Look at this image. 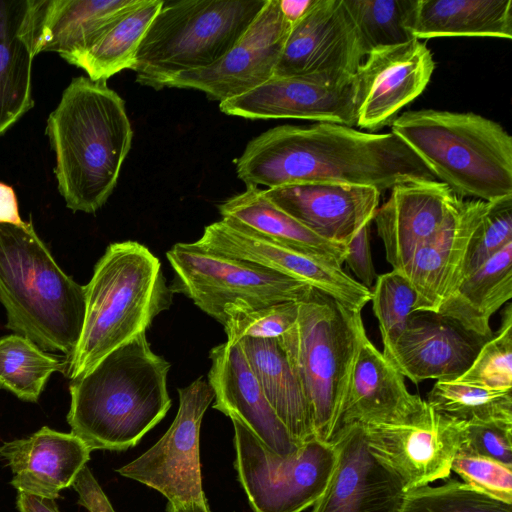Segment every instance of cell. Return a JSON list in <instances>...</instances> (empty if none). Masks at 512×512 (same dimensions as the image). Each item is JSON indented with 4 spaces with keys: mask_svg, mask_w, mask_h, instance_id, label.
Segmentation results:
<instances>
[{
    "mask_svg": "<svg viewBox=\"0 0 512 512\" xmlns=\"http://www.w3.org/2000/svg\"><path fill=\"white\" fill-rule=\"evenodd\" d=\"M246 185L301 183L367 186L380 193L415 180H437L393 132L370 133L319 122L280 125L253 138L236 161Z\"/></svg>",
    "mask_w": 512,
    "mask_h": 512,
    "instance_id": "obj_1",
    "label": "cell"
},
{
    "mask_svg": "<svg viewBox=\"0 0 512 512\" xmlns=\"http://www.w3.org/2000/svg\"><path fill=\"white\" fill-rule=\"evenodd\" d=\"M60 195L74 212L95 213L117 185L133 129L125 102L107 81L73 78L47 118Z\"/></svg>",
    "mask_w": 512,
    "mask_h": 512,
    "instance_id": "obj_2",
    "label": "cell"
},
{
    "mask_svg": "<svg viewBox=\"0 0 512 512\" xmlns=\"http://www.w3.org/2000/svg\"><path fill=\"white\" fill-rule=\"evenodd\" d=\"M171 364L141 333L102 358L69 385L67 422L90 450L134 447L171 407Z\"/></svg>",
    "mask_w": 512,
    "mask_h": 512,
    "instance_id": "obj_3",
    "label": "cell"
},
{
    "mask_svg": "<svg viewBox=\"0 0 512 512\" xmlns=\"http://www.w3.org/2000/svg\"><path fill=\"white\" fill-rule=\"evenodd\" d=\"M0 303L7 328L70 359L83 326L85 286L62 270L31 222L0 223Z\"/></svg>",
    "mask_w": 512,
    "mask_h": 512,
    "instance_id": "obj_4",
    "label": "cell"
},
{
    "mask_svg": "<svg viewBox=\"0 0 512 512\" xmlns=\"http://www.w3.org/2000/svg\"><path fill=\"white\" fill-rule=\"evenodd\" d=\"M159 259L136 241L111 243L85 285V314L76 349L67 361L72 380L129 342L172 304Z\"/></svg>",
    "mask_w": 512,
    "mask_h": 512,
    "instance_id": "obj_5",
    "label": "cell"
},
{
    "mask_svg": "<svg viewBox=\"0 0 512 512\" xmlns=\"http://www.w3.org/2000/svg\"><path fill=\"white\" fill-rule=\"evenodd\" d=\"M390 126L458 195L485 202L512 195V138L498 122L474 112L420 109L399 114Z\"/></svg>",
    "mask_w": 512,
    "mask_h": 512,
    "instance_id": "obj_6",
    "label": "cell"
},
{
    "mask_svg": "<svg viewBox=\"0 0 512 512\" xmlns=\"http://www.w3.org/2000/svg\"><path fill=\"white\" fill-rule=\"evenodd\" d=\"M361 312L313 288L278 340L309 405L315 436L329 441L362 337Z\"/></svg>",
    "mask_w": 512,
    "mask_h": 512,
    "instance_id": "obj_7",
    "label": "cell"
},
{
    "mask_svg": "<svg viewBox=\"0 0 512 512\" xmlns=\"http://www.w3.org/2000/svg\"><path fill=\"white\" fill-rule=\"evenodd\" d=\"M267 0L165 1L136 54V82L159 90L177 74L206 68L225 55Z\"/></svg>",
    "mask_w": 512,
    "mask_h": 512,
    "instance_id": "obj_8",
    "label": "cell"
},
{
    "mask_svg": "<svg viewBox=\"0 0 512 512\" xmlns=\"http://www.w3.org/2000/svg\"><path fill=\"white\" fill-rule=\"evenodd\" d=\"M166 256L175 274L171 291L190 298L223 326L228 306L256 309L301 302L313 290L306 283L205 249L196 242L176 243Z\"/></svg>",
    "mask_w": 512,
    "mask_h": 512,
    "instance_id": "obj_9",
    "label": "cell"
},
{
    "mask_svg": "<svg viewBox=\"0 0 512 512\" xmlns=\"http://www.w3.org/2000/svg\"><path fill=\"white\" fill-rule=\"evenodd\" d=\"M234 427L235 468L254 512H302L325 492L337 463L334 444L317 437L292 455L266 447L238 418Z\"/></svg>",
    "mask_w": 512,
    "mask_h": 512,
    "instance_id": "obj_10",
    "label": "cell"
},
{
    "mask_svg": "<svg viewBox=\"0 0 512 512\" xmlns=\"http://www.w3.org/2000/svg\"><path fill=\"white\" fill-rule=\"evenodd\" d=\"M178 394V412L166 433L117 472L157 490L168 502L204 501L199 457L200 426L215 395L209 382L202 377L179 388Z\"/></svg>",
    "mask_w": 512,
    "mask_h": 512,
    "instance_id": "obj_11",
    "label": "cell"
},
{
    "mask_svg": "<svg viewBox=\"0 0 512 512\" xmlns=\"http://www.w3.org/2000/svg\"><path fill=\"white\" fill-rule=\"evenodd\" d=\"M366 55L343 0H311L291 26L273 76L341 82L354 77Z\"/></svg>",
    "mask_w": 512,
    "mask_h": 512,
    "instance_id": "obj_12",
    "label": "cell"
},
{
    "mask_svg": "<svg viewBox=\"0 0 512 512\" xmlns=\"http://www.w3.org/2000/svg\"><path fill=\"white\" fill-rule=\"evenodd\" d=\"M370 452L402 481L406 491L449 478L465 422L427 404L409 422L363 426Z\"/></svg>",
    "mask_w": 512,
    "mask_h": 512,
    "instance_id": "obj_13",
    "label": "cell"
},
{
    "mask_svg": "<svg viewBox=\"0 0 512 512\" xmlns=\"http://www.w3.org/2000/svg\"><path fill=\"white\" fill-rule=\"evenodd\" d=\"M291 26L281 13L279 0H267L244 34L218 61L177 74L165 87L198 90L219 103L238 97L273 77Z\"/></svg>",
    "mask_w": 512,
    "mask_h": 512,
    "instance_id": "obj_14",
    "label": "cell"
},
{
    "mask_svg": "<svg viewBox=\"0 0 512 512\" xmlns=\"http://www.w3.org/2000/svg\"><path fill=\"white\" fill-rule=\"evenodd\" d=\"M196 244L306 283L353 311L361 312L371 299L370 289L341 266L293 250L223 219L206 226Z\"/></svg>",
    "mask_w": 512,
    "mask_h": 512,
    "instance_id": "obj_15",
    "label": "cell"
},
{
    "mask_svg": "<svg viewBox=\"0 0 512 512\" xmlns=\"http://www.w3.org/2000/svg\"><path fill=\"white\" fill-rule=\"evenodd\" d=\"M435 62L418 39L371 50L355 73L356 126L370 133L391 125L427 87Z\"/></svg>",
    "mask_w": 512,
    "mask_h": 512,
    "instance_id": "obj_16",
    "label": "cell"
},
{
    "mask_svg": "<svg viewBox=\"0 0 512 512\" xmlns=\"http://www.w3.org/2000/svg\"><path fill=\"white\" fill-rule=\"evenodd\" d=\"M222 113L248 119H303L356 125V80L327 82L271 77L260 86L219 104Z\"/></svg>",
    "mask_w": 512,
    "mask_h": 512,
    "instance_id": "obj_17",
    "label": "cell"
},
{
    "mask_svg": "<svg viewBox=\"0 0 512 512\" xmlns=\"http://www.w3.org/2000/svg\"><path fill=\"white\" fill-rule=\"evenodd\" d=\"M466 201L437 180H415L392 188L373 218L392 269L401 271L415 252L457 215Z\"/></svg>",
    "mask_w": 512,
    "mask_h": 512,
    "instance_id": "obj_18",
    "label": "cell"
},
{
    "mask_svg": "<svg viewBox=\"0 0 512 512\" xmlns=\"http://www.w3.org/2000/svg\"><path fill=\"white\" fill-rule=\"evenodd\" d=\"M330 443L337 463L311 512H399L406 490L401 479L370 452L362 425H351Z\"/></svg>",
    "mask_w": 512,
    "mask_h": 512,
    "instance_id": "obj_19",
    "label": "cell"
},
{
    "mask_svg": "<svg viewBox=\"0 0 512 512\" xmlns=\"http://www.w3.org/2000/svg\"><path fill=\"white\" fill-rule=\"evenodd\" d=\"M404 378L365 334L328 442L354 424H402L422 413L427 402L409 392Z\"/></svg>",
    "mask_w": 512,
    "mask_h": 512,
    "instance_id": "obj_20",
    "label": "cell"
},
{
    "mask_svg": "<svg viewBox=\"0 0 512 512\" xmlns=\"http://www.w3.org/2000/svg\"><path fill=\"white\" fill-rule=\"evenodd\" d=\"M414 313L383 355L411 382L455 380L472 364L486 342L431 312Z\"/></svg>",
    "mask_w": 512,
    "mask_h": 512,
    "instance_id": "obj_21",
    "label": "cell"
},
{
    "mask_svg": "<svg viewBox=\"0 0 512 512\" xmlns=\"http://www.w3.org/2000/svg\"><path fill=\"white\" fill-rule=\"evenodd\" d=\"M279 208L325 240L344 244L378 209L381 193L367 186L301 183L264 190Z\"/></svg>",
    "mask_w": 512,
    "mask_h": 512,
    "instance_id": "obj_22",
    "label": "cell"
},
{
    "mask_svg": "<svg viewBox=\"0 0 512 512\" xmlns=\"http://www.w3.org/2000/svg\"><path fill=\"white\" fill-rule=\"evenodd\" d=\"M208 382L213 408L242 421L274 453L294 454L301 446L266 399L239 343L226 341L211 349Z\"/></svg>",
    "mask_w": 512,
    "mask_h": 512,
    "instance_id": "obj_23",
    "label": "cell"
},
{
    "mask_svg": "<svg viewBox=\"0 0 512 512\" xmlns=\"http://www.w3.org/2000/svg\"><path fill=\"white\" fill-rule=\"evenodd\" d=\"M488 206L489 202L467 200L401 270L417 294L416 312L437 313L454 292L462 278L469 241Z\"/></svg>",
    "mask_w": 512,
    "mask_h": 512,
    "instance_id": "obj_24",
    "label": "cell"
},
{
    "mask_svg": "<svg viewBox=\"0 0 512 512\" xmlns=\"http://www.w3.org/2000/svg\"><path fill=\"white\" fill-rule=\"evenodd\" d=\"M90 453L76 435L47 426L0 445V457L13 473L10 484L18 492L54 500L61 490L72 485Z\"/></svg>",
    "mask_w": 512,
    "mask_h": 512,
    "instance_id": "obj_25",
    "label": "cell"
},
{
    "mask_svg": "<svg viewBox=\"0 0 512 512\" xmlns=\"http://www.w3.org/2000/svg\"><path fill=\"white\" fill-rule=\"evenodd\" d=\"M37 0H0V136L34 105Z\"/></svg>",
    "mask_w": 512,
    "mask_h": 512,
    "instance_id": "obj_26",
    "label": "cell"
},
{
    "mask_svg": "<svg viewBox=\"0 0 512 512\" xmlns=\"http://www.w3.org/2000/svg\"><path fill=\"white\" fill-rule=\"evenodd\" d=\"M134 0H37L34 53L67 61L84 51Z\"/></svg>",
    "mask_w": 512,
    "mask_h": 512,
    "instance_id": "obj_27",
    "label": "cell"
},
{
    "mask_svg": "<svg viewBox=\"0 0 512 512\" xmlns=\"http://www.w3.org/2000/svg\"><path fill=\"white\" fill-rule=\"evenodd\" d=\"M219 212L226 222L258 236L341 267L344 263L346 245L325 240L306 228L258 186L246 185L245 191L220 204Z\"/></svg>",
    "mask_w": 512,
    "mask_h": 512,
    "instance_id": "obj_28",
    "label": "cell"
},
{
    "mask_svg": "<svg viewBox=\"0 0 512 512\" xmlns=\"http://www.w3.org/2000/svg\"><path fill=\"white\" fill-rule=\"evenodd\" d=\"M269 404L300 444L315 438L311 413L300 381L278 338L238 341Z\"/></svg>",
    "mask_w": 512,
    "mask_h": 512,
    "instance_id": "obj_29",
    "label": "cell"
},
{
    "mask_svg": "<svg viewBox=\"0 0 512 512\" xmlns=\"http://www.w3.org/2000/svg\"><path fill=\"white\" fill-rule=\"evenodd\" d=\"M512 297V243L464 276L437 314L487 341L492 315Z\"/></svg>",
    "mask_w": 512,
    "mask_h": 512,
    "instance_id": "obj_30",
    "label": "cell"
},
{
    "mask_svg": "<svg viewBox=\"0 0 512 512\" xmlns=\"http://www.w3.org/2000/svg\"><path fill=\"white\" fill-rule=\"evenodd\" d=\"M415 39L512 38L511 0H416L410 24Z\"/></svg>",
    "mask_w": 512,
    "mask_h": 512,
    "instance_id": "obj_31",
    "label": "cell"
},
{
    "mask_svg": "<svg viewBox=\"0 0 512 512\" xmlns=\"http://www.w3.org/2000/svg\"><path fill=\"white\" fill-rule=\"evenodd\" d=\"M162 4L163 0H134L84 51L66 62L83 69L94 81L133 70L138 47Z\"/></svg>",
    "mask_w": 512,
    "mask_h": 512,
    "instance_id": "obj_32",
    "label": "cell"
},
{
    "mask_svg": "<svg viewBox=\"0 0 512 512\" xmlns=\"http://www.w3.org/2000/svg\"><path fill=\"white\" fill-rule=\"evenodd\" d=\"M66 364L23 335L0 337V389L23 401L37 402L50 376Z\"/></svg>",
    "mask_w": 512,
    "mask_h": 512,
    "instance_id": "obj_33",
    "label": "cell"
},
{
    "mask_svg": "<svg viewBox=\"0 0 512 512\" xmlns=\"http://www.w3.org/2000/svg\"><path fill=\"white\" fill-rule=\"evenodd\" d=\"M434 410L463 422L512 423L511 391H495L457 380H437L427 395Z\"/></svg>",
    "mask_w": 512,
    "mask_h": 512,
    "instance_id": "obj_34",
    "label": "cell"
},
{
    "mask_svg": "<svg viewBox=\"0 0 512 512\" xmlns=\"http://www.w3.org/2000/svg\"><path fill=\"white\" fill-rule=\"evenodd\" d=\"M368 54L415 39L410 24L416 0H343Z\"/></svg>",
    "mask_w": 512,
    "mask_h": 512,
    "instance_id": "obj_35",
    "label": "cell"
},
{
    "mask_svg": "<svg viewBox=\"0 0 512 512\" xmlns=\"http://www.w3.org/2000/svg\"><path fill=\"white\" fill-rule=\"evenodd\" d=\"M370 291L383 352H386L416 313L417 294L405 275L395 269L377 276Z\"/></svg>",
    "mask_w": 512,
    "mask_h": 512,
    "instance_id": "obj_36",
    "label": "cell"
},
{
    "mask_svg": "<svg viewBox=\"0 0 512 512\" xmlns=\"http://www.w3.org/2000/svg\"><path fill=\"white\" fill-rule=\"evenodd\" d=\"M399 512H512V504L451 479L439 486L406 491Z\"/></svg>",
    "mask_w": 512,
    "mask_h": 512,
    "instance_id": "obj_37",
    "label": "cell"
},
{
    "mask_svg": "<svg viewBox=\"0 0 512 512\" xmlns=\"http://www.w3.org/2000/svg\"><path fill=\"white\" fill-rule=\"evenodd\" d=\"M495 336L480 348L470 367L457 381L495 391L512 390V308L509 303Z\"/></svg>",
    "mask_w": 512,
    "mask_h": 512,
    "instance_id": "obj_38",
    "label": "cell"
},
{
    "mask_svg": "<svg viewBox=\"0 0 512 512\" xmlns=\"http://www.w3.org/2000/svg\"><path fill=\"white\" fill-rule=\"evenodd\" d=\"M224 313L223 327L229 342L237 343L244 337L278 338L296 323L299 302H283L256 309L231 305Z\"/></svg>",
    "mask_w": 512,
    "mask_h": 512,
    "instance_id": "obj_39",
    "label": "cell"
},
{
    "mask_svg": "<svg viewBox=\"0 0 512 512\" xmlns=\"http://www.w3.org/2000/svg\"><path fill=\"white\" fill-rule=\"evenodd\" d=\"M509 243H512V195L489 202L469 241L462 278Z\"/></svg>",
    "mask_w": 512,
    "mask_h": 512,
    "instance_id": "obj_40",
    "label": "cell"
},
{
    "mask_svg": "<svg viewBox=\"0 0 512 512\" xmlns=\"http://www.w3.org/2000/svg\"><path fill=\"white\" fill-rule=\"evenodd\" d=\"M451 469L471 488L512 504V467L459 451Z\"/></svg>",
    "mask_w": 512,
    "mask_h": 512,
    "instance_id": "obj_41",
    "label": "cell"
},
{
    "mask_svg": "<svg viewBox=\"0 0 512 512\" xmlns=\"http://www.w3.org/2000/svg\"><path fill=\"white\" fill-rule=\"evenodd\" d=\"M459 451L512 467V423L465 422L464 441Z\"/></svg>",
    "mask_w": 512,
    "mask_h": 512,
    "instance_id": "obj_42",
    "label": "cell"
},
{
    "mask_svg": "<svg viewBox=\"0 0 512 512\" xmlns=\"http://www.w3.org/2000/svg\"><path fill=\"white\" fill-rule=\"evenodd\" d=\"M370 224L363 226L347 244L344 263L363 286L371 289L377 278L370 247Z\"/></svg>",
    "mask_w": 512,
    "mask_h": 512,
    "instance_id": "obj_43",
    "label": "cell"
},
{
    "mask_svg": "<svg viewBox=\"0 0 512 512\" xmlns=\"http://www.w3.org/2000/svg\"><path fill=\"white\" fill-rule=\"evenodd\" d=\"M71 487L78 494V503L89 512H115L87 465L77 474Z\"/></svg>",
    "mask_w": 512,
    "mask_h": 512,
    "instance_id": "obj_44",
    "label": "cell"
},
{
    "mask_svg": "<svg viewBox=\"0 0 512 512\" xmlns=\"http://www.w3.org/2000/svg\"><path fill=\"white\" fill-rule=\"evenodd\" d=\"M0 223L23 225L19 214L18 202L13 188L0 182Z\"/></svg>",
    "mask_w": 512,
    "mask_h": 512,
    "instance_id": "obj_45",
    "label": "cell"
},
{
    "mask_svg": "<svg viewBox=\"0 0 512 512\" xmlns=\"http://www.w3.org/2000/svg\"><path fill=\"white\" fill-rule=\"evenodd\" d=\"M16 507L18 512H60L54 499L36 497L18 492Z\"/></svg>",
    "mask_w": 512,
    "mask_h": 512,
    "instance_id": "obj_46",
    "label": "cell"
},
{
    "mask_svg": "<svg viewBox=\"0 0 512 512\" xmlns=\"http://www.w3.org/2000/svg\"><path fill=\"white\" fill-rule=\"evenodd\" d=\"M311 0H279L284 18L291 24L298 21L307 10Z\"/></svg>",
    "mask_w": 512,
    "mask_h": 512,
    "instance_id": "obj_47",
    "label": "cell"
},
{
    "mask_svg": "<svg viewBox=\"0 0 512 512\" xmlns=\"http://www.w3.org/2000/svg\"><path fill=\"white\" fill-rule=\"evenodd\" d=\"M166 512H211L207 500L189 503L168 502Z\"/></svg>",
    "mask_w": 512,
    "mask_h": 512,
    "instance_id": "obj_48",
    "label": "cell"
}]
</instances>
